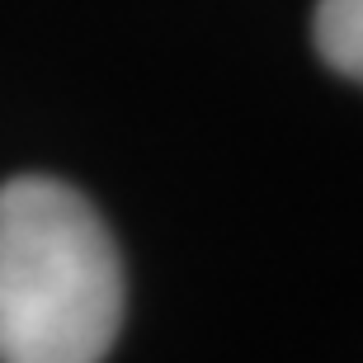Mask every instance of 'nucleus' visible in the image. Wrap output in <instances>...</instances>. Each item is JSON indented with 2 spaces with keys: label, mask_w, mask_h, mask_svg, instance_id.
<instances>
[{
  "label": "nucleus",
  "mask_w": 363,
  "mask_h": 363,
  "mask_svg": "<svg viewBox=\"0 0 363 363\" xmlns=\"http://www.w3.org/2000/svg\"><path fill=\"white\" fill-rule=\"evenodd\" d=\"M128 274L108 222L76 184H0V363H104L123 330Z\"/></svg>",
  "instance_id": "1"
},
{
  "label": "nucleus",
  "mask_w": 363,
  "mask_h": 363,
  "mask_svg": "<svg viewBox=\"0 0 363 363\" xmlns=\"http://www.w3.org/2000/svg\"><path fill=\"white\" fill-rule=\"evenodd\" d=\"M311 38L325 67L363 85V0H316Z\"/></svg>",
  "instance_id": "2"
}]
</instances>
